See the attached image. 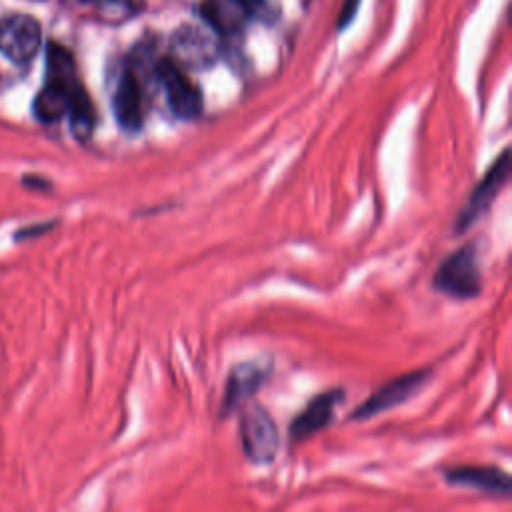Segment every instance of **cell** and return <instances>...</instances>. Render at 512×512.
<instances>
[{"label": "cell", "mask_w": 512, "mask_h": 512, "mask_svg": "<svg viewBox=\"0 0 512 512\" xmlns=\"http://www.w3.org/2000/svg\"><path fill=\"white\" fill-rule=\"evenodd\" d=\"M156 62L150 66L142 58L132 56L120 74L114 94L112 110L118 126L128 134H138L144 126L146 104L152 80H156Z\"/></svg>", "instance_id": "6da1fadb"}, {"label": "cell", "mask_w": 512, "mask_h": 512, "mask_svg": "<svg viewBox=\"0 0 512 512\" xmlns=\"http://www.w3.org/2000/svg\"><path fill=\"white\" fill-rule=\"evenodd\" d=\"M434 290L454 298L472 300L482 292V272L478 244L468 242L452 252L436 270L432 278Z\"/></svg>", "instance_id": "7a4b0ae2"}, {"label": "cell", "mask_w": 512, "mask_h": 512, "mask_svg": "<svg viewBox=\"0 0 512 512\" xmlns=\"http://www.w3.org/2000/svg\"><path fill=\"white\" fill-rule=\"evenodd\" d=\"M238 436L244 456L254 464H270L280 450V432L276 422L258 402H246L240 414Z\"/></svg>", "instance_id": "3957f363"}, {"label": "cell", "mask_w": 512, "mask_h": 512, "mask_svg": "<svg viewBox=\"0 0 512 512\" xmlns=\"http://www.w3.org/2000/svg\"><path fill=\"white\" fill-rule=\"evenodd\" d=\"M156 80L164 88L166 102L178 120H196L202 114L204 98L196 82L172 58L156 60Z\"/></svg>", "instance_id": "277c9868"}, {"label": "cell", "mask_w": 512, "mask_h": 512, "mask_svg": "<svg viewBox=\"0 0 512 512\" xmlns=\"http://www.w3.org/2000/svg\"><path fill=\"white\" fill-rule=\"evenodd\" d=\"M508 174H510V160H508V148H504L500 156L494 160V164L488 168V172L482 176V180L474 186L468 202L462 206L454 222L456 234H464L466 230H470L490 210L494 198L506 184Z\"/></svg>", "instance_id": "5b68a950"}, {"label": "cell", "mask_w": 512, "mask_h": 512, "mask_svg": "<svg viewBox=\"0 0 512 512\" xmlns=\"http://www.w3.org/2000/svg\"><path fill=\"white\" fill-rule=\"evenodd\" d=\"M432 370L424 368V370H416V372H406L402 376H396L392 380H388L386 384H382L376 392H372L354 412H352V420H368L378 416L380 412L392 410L404 402H408L412 396H416L430 380Z\"/></svg>", "instance_id": "8992f818"}, {"label": "cell", "mask_w": 512, "mask_h": 512, "mask_svg": "<svg viewBox=\"0 0 512 512\" xmlns=\"http://www.w3.org/2000/svg\"><path fill=\"white\" fill-rule=\"evenodd\" d=\"M272 372V366L260 360H248L236 364L228 378L220 404V418H230L240 406L250 402L264 386Z\"/></svg>", "instance_id": "52a82bcc"}, {"label": "cell", "mask_w": 512, "mask_h": 512, "mask_svg": "<svg viewBox=\"0 0 512 512\" xmlns=\"http://www.w3.org/2000/svg\"><path fill=\"white\" fill-rule=\"evenodd\" d=\"M218 42L198 26H182L170 42L172 60L184 70H204L218 60Z\"/></svg>", "instance_id": "ba28073f"}, {"label": "cell", "mask_w": 512, "mask_h": 512, "mask_svg": "<svg viewBox=\"0 0 512 512\" xmlns=\"http://www.w3.org/2000/svg\"><path fill=\"white\" fill-rule=\"evenodd\" d=\"M42 40L36 18L28 14H10L0 20V50L16 64L30 62Z\"/></svg>", "instance_id": "9c48e42d"}, {"label": "cell", "mask_w": 512, "mask_h": 512, "mask_svg": "<svg viewBox=\"0 0 512 512\" xmlns=\"http://www.w3.org/2000/svg\"><path fill=\"white\" fill-rule=\"evenodd\" d=\"M344 396L346 394L342 388H332L310 398V402L290 422L288 432L292 442L308 440L310 436L324 430L334 420L336 408L344 402Z\"/></svg>", "instance_id": "30bf717a"}, {"label": "cell", "mask_w": 512, "mask_h": 512, "mask_svg": "<svg viewBox=\"0 0 512 512\" xmlns=\"http://www.w3.org/2000/svg\"><path fill=\"white\" fill-rule=\"evenodd\" d=\"M84 90L78 76H62V78H46L44 88L36 94L32 110L34 116L44 122L52 124L64 118L70 110L72 100Z\"/></svg>", "instance_id": "8fae6325"}, {"label": "cell", "mask_w": 512, "mask_h": 512, "mask_svg": "<svg viewBox=\"0 0 512 512\" xmlns=\"http://www.w3.org/2000/svg\"><path fill=\"white\" fill-rule=\"evenodd\" d=\"M444 480L452 486H466L490 496H510L512 478L498 466H454L444 470Z\"/></svg>", "instance_id": "7c38bea8"}, {"label": "cell", "mask_w": 512, "mask_h": 512, "mask_svg": "<svg viewBox=\"0 0 512 512\" xmlns=\"http://www.w3.org/2000/svg\"><path fill=\"white\" fill-rule=\"evenodd\" d=\"M200 14L212 30L224 36L238 34L250 20V14L240 0H202Z\"/></svg>", "instance_id": "4fadbf2b"}, {"label": "cell", "mask_w": 512, "mask_h": 512, "mask_svg": "<svg viewBox=\"0 0 512 512\" xmlns=\"http://www.w3.org/2000/svg\"><path fill=\"white\" fill-rule=\"evenodd\" d=\"M240 2L246 6L250 18L272 22L280 14V0H240Z\"/></svg>", "instance_id": "5bb4252c"}, {"label": "cell", "mask_w": 512, "mask_h": 512, "mask_svg": "<svg viewBox=\"0 0 512 512\" xmlns=\"http://www.w3.org/2000/svg\"><path fill=\"white\" fill-rule=\"evenodd\" d=\"M110 18H126L138 12L144 0H96Z\"/></svg>", "instance_id": "9a60e30c"}, {"label": "cell", "mask_w": 512, "mask_h": 512, "mask_svg": "<svg viewBox=\"0 0 512 512\" xmlns=\"http://www.w3.org/2000/svg\"><path fill=\"white\" fill-rule=\"evenodd\" d=\"M358 4H360V0H346V2H344V8H342L340 18H338V28H344V26L352 20V16L356 14Z\"/></svg>", "instance_id": "2e32d148"}, {"label": "cell", "mask_w": 512, "mask_h": 512, "mask_svg": "<svg viewBox=\"0 0 512 512\" xmlns=\"http://www.w3.org/2000/svg\"><path fill=\"white\" fill-rule=\"evenodd\" d=\"M70 2H80L82 4V2H92V0H70Z\"/></svg>", "instance_id": "e0dca14e"}]
</instances>
